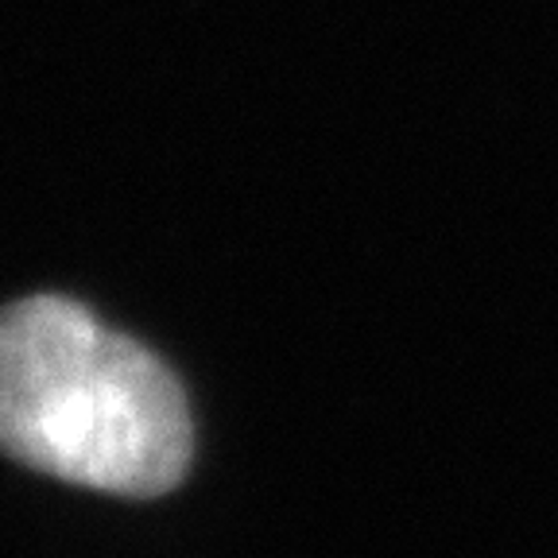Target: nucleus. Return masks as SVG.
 Returning a JSON list of instances; mask_svg holds the SVG:
<instances>
[{"instance_id": "1", "label": "nucleus", "mask_w": 558, "mask_h": 558, "mask_svg": "<svg viewBox=\"0 0 558 558\" xmlns=\"http://www.w3.org/2000/svg\"><path fill=\"white\" fill-rule=\"evenodd\" d=\"M191 408L140 341L62 295L0 311V450L70 485L159 497L191 465Z\"/></svg>"}]
</instances>
